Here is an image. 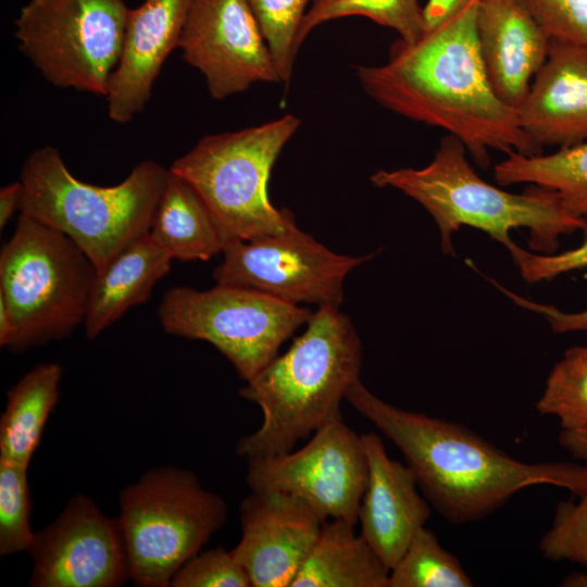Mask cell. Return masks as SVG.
<instances>
[{
  "instance_id": "cell-1",
  "label": "cell",
  "mask_w": 587,
  "mask_h": 587,
  "mask_svg": "<svg viewBox=\"0 0 587 587\" xmlns=\"http://www.w3.org/2000/svg\"><path fill=\"white\" fill-rule=\"evenodd\" d=\"M475 3L414 42L397 40L387 61L360 65L363 90L385 109L455 136L482 167L489 150L542 152L523 132L516 110L488 80L477 40Z\"/></svg>"
},
{
  "instance_id": "cell-2",
  "label": "cell",
  "mask_w": 587,
  "mask_h": 587,
  "mask_svg": "<svg viewBox=\"0 0 587 587\" xmlns=\"http://www.w3.org/2000/svg\"><path fill=\"white\" fill-rule=\"evenodd\" d=\"M345 400L400 450L425 498L451 524L484 520L537 485L578 498L587 492V464L516 460L463 425L384 401L361 380Z\"/></svg>"
},
{
  "instance_id": "cell-3",
  "label": "cell",
  "mask_w": 587,
  "mask_h": 587,
  "mask_svg": "<svg viewBox=\"0 0 587 587\" xmlns=\"http://www.w3.org/2000/svg\"><path fill=\"white\" fill-rule=\"evenodd\" d=\"M362 345L338 308L317 307L303 333L277 354L239 395L262 411L260 427L239 439L247 460L284 453L341 416L340 402L360 380Z\"/></svg>"
},
{
  "instance_id": "cell-4",
  "label": "cell",
  "mask_w": 587,
  "mask_h": 587,
  "mask_svg": "<svg viewBox=\"0 0 587 587\" xmlns=\"http://www.w3.org/2000/svg\"><path fill=\"white\" fill-rule=\"evenodd\" d=\"M465 152L462 141L448 135L424 167L378 170L371 182L419 202L434 218L448 254L462 226L485 232L507 249L513 243L510 232L527 228L532 248L545 254L555 252L561 236L583 228L586 218L567 211L553 191L534 185L522 195L500 189L477 175Z\"/></svg>"
},
{
  "instance_id": "cell-5",
  "label": "cell",
  "mask_w": 587,
  "mask_h": 587,
  "mask_svg": "<svg viewBox=\"0 0 587 587\" xmlns=\"http://www.w3.org/2000/svg\"><path fill=\"white\" fill-rule=\"evenodd\" d=\"M170 170L152 160L138 163L114 186L79 180L52 146L32 152L23 163L21 212L72 239L101 270L150 225Z\"/></svg>"
},
{
  "instance_id": "cell-6",
  "label": "cell",
  "mask_w": 587,
  "mask_h": 587,
  "mask_svg": "<svg viewBox=\"0 0 587 587\" xmlns=\"http://www.w3.org/2000/svg\"><path fill=\"white\" fill-rule=\"evenodd\" d=\"M97 272L66 235L20 213L0 251V299L15 325L8 349L61 340L84 324Z\"/></svg>"
},
{
  "instance_id": "cell-7",
  "label": "cell",
  "mask_w": 587,
  "mask_h": 587,
  "mask_svg": "<svg viewBox=\"0 0 587 587\" xmlns=\"http://www.w3.org/2000/svg\"><path fill=\"white\" fill-rule=\"evenodd\" d=\"M300 120L285 114L261 125L201 138L170 170L199 193L230 239L279 235L296 225L294 214L277 209L267 185L272 168Z\"/></svg>"
},
{
  "instance_id": "cell-8",
  "label": "cell",
  "mask_w": 587,
  "mask_h": 587,
  "mask_svg": "<svg viewBox=\"0 0 587 587\" xmlns=\"http://www.w3.org/2000/svg\"><path fill=\"white\" fill-rule=\"evenodd\" d=\"M224 499L190 471L162 466L146 472L120 495L117 519L129 579L168 587L175 573L224 525Z\"/></svg>"
},
{
  "instance_id": "cell-9",
  "label": "cell",
  "mask_w": 587,
  "mask_h": 587,
  "mask_svg": "<svg viewBox=\"0 0 587 587\" xmlns=\"http://www.w3.org/2000/svg\"><path fill=\"white\" fill-rule=\"evenodd\" d=\"M312 313L255 289L222 284L208 290L173 287L158 307L164 332L211 344L246 382L278 354Z\"/></svg>"
},
{
  "instance_id": "cell-10",
  "label": "cell",
  "mask_w": 587,
  "mask_h": 587,
  "mask_svg": "<svg viewBox=\"0 0 587 587\" xmlns=\"http://www.w3.org/2000/svg\"><path fill=\"white\" fill-rule=\"evenodd\" d=\"M128 12L124 0H30L15 20V37L54 86L105 97Z\"/></svg>"
},
{
  "instance_id": "cell-11",
  "label": "cell",
  "mask_w": 587,
  "mask_h": 587,
  "mask_svg": "<svg viewBox=\"0 0 587 587\" xmlns=\"http://www.w3.org/2000/svg\"><path fill=\"white\" fill-rule=\"evenodd\" d=\"M213 271L216 284L255 289L288 303L339 308L344 282L373 258L336 253L297 224L279 235L251 240L230 239Z\"/></svg>"
},
{
  "instance_id": "cell-12",
  "label": "cell",
  "mask_w": 587,
  "mask_h": 587,
  "mask_svg": "<svg viewBox=\"0 0 587 587\" xmlns=\"http://www.w3.org/2000/svg\"><path fill=\"white\" fill-rule=\"evenodd\" d=\"M250 490H276L297 496L325 522L358 523L369 479L361 435L342 416L317 429L297 451L248 459Z\"/></svg>"
},
{
  "instance_id": "cell-13",
  "label": "cell",
  "mask_w": 587,
  "mask_h": 587,
  "mask_svg": "<svg viewBox=\"0 0 587 587\" xmlns=\"http://www.w3.org/2000/svg\"><path fill=\"white\" fill-rule=\"evenodd\" d=\"M178 48L184 60L204 76L216 100L257 83H280L247 0H192Z\"/></svg>"
},
{
  "instance_id": "cell-14",
  "label": "cell",
  "mask_w": 587,
  "mask_h": 587,
  "mask_svg": "<svg viewBox=\"0 0 587 587\" xmlns=\"http://www.w3.org/2000/svg\"><path fill=\"white\" fill-rule=\"evenodd\" d=\"M32 587H117L129 579L122 530L85 495L70 499L28 550Z\"/></svg>"
},
{
  "instance_id": "cell-15",
  "label": "cell",
  "mask_w": 587,
  "mask_h": 587,
  "mask_svg": "<svg viewBox=\"0 0 587 587\" xmlns=\"http://www.w3.org/2000/svg\"><path fill=\"white\" fill-rule=\"evenodd\" d=\"M323 523L297 496L251 490L240 503L241 537L232 552L252 587H290Z\"/></svg>"
},
{
  "instance_id": "cell-16",
  "label": "cell",
  "mask_w": 587,
  "mask_h": 587,
  "mask_svg": "<svg viewBox=\"0 0 587 587\" xmlns=\"http://www.w3.org/2000/svg\"><path fill=\"white\" fill-rule=\"evenodd\" d=\"M192 0H145L129 9L122 52L111 76L108 112L125 124L148 102L168 54L178 48Z\"/></svg>"
},
{
  "instance_id": "cell-17",
  "label": "cell",
  "mask_w": 587,
  "mask_h": 587,
  "mask_svg": "<svg viewBox=\"0 0 587 587\" xmlns=\"http://www.w3.org/2000/svg\"><path fill=\"white\" fill-rule=\"evenodd\" d=\"M361 439L369 479L358 514L360 534L390 570L425 526L430 503L419 492L413 471L388 457L377 434H362Z\"/></svg>"
},
{
  "instance_id": "cell-18",
  "label": "cell",
  "mask_w": 587,
  "mask_h": 587,
  "mask_svg": "<svg viewBox=\"0 0 587 587\" xmlns=\"http://www.w3.org/2000/svg\"><path fill=\"white\" fill-rule=\"evenodd\" d=\"M521 128L539 148L587 140V47L551 39L547 59L516 109Z\"/></svg>"
},
{
  "instance_id": "cell-19",
  "label": "cell",
  "mask_w": 587,
  "mask_h": 587,
  "mask_svg": "<svg viewBox=\"0 0 587 587\" xmlns=\"http://www.w3.org/2000/svg\"><path fill=\"white\" fill-rule=\"evenodd\" d=\"M476 32L492 90L516 110L547 59L551 38L522 0L480 1Z\"/></svg>"
},
{
  "instance_id": "cell-20",
  "label": "cell",
  "mask_w": 587,
  "mask_h": 587,
  "mask_svg": "<svg viewBox=\"0 0 587 587\" xmlns=\"http://www.w3.org/2000/svg\"><path fill=\"white\" fill-rule=\"evenodd\" d=\"M172 257L149 233L140 236L97 272L84 327L89 339L145 303L172 265Z\"/></svg>"
},
{
  "instance_id": "cell-21",
  "label": "cell",
  "mask_w": 587,
  "mask_h": 587,
  "mask_svg": "<svg viewBox=\"0 0 587 587\" xmlns=\"http://www.w3.org/2000/svg\"><path fill=\"white\" fill-rule=\"evenodd\" d=\"M354 526L325 521L290 587H388L390 570Z\"/></svg>"
},
{
  "instance_id": "cell-22",
  "label": "cell",
  "mask_w": 587,
  "mask_h": 587,
  "mask_svg": "<svg viewBox=\"0 0 587 587\" xmlns=\"http://www.w3.org/2000/svg\"><path fill=\"white\" fill-rule=\"evenodd\" d=\"M149 234L173 260L184 262L208 261L222 253L227 241L199 193L171 170Z\"/></svg>"
},
{
  "instance_id": "cell-23",
  "label": "cell",
  "mask_w": 587,
  "mask_h": 587,
  "mask_svg": "<svg viewBox=\"0 0 587 587\" xmlns=\"http://www.w3.org/2000/svg\"><path fill=\"white\" fill-rule=\"evenodd\" d=\"M62 369L42 363L27 372L8 392L0 419V458L28 466L48 417L59 401Z\"/></svg>"
},
{
  "instance_id": "cell-24",
  "label": "cell",
  "mask_w": 587,
  "mask_h": 587,
  "mask_svg": "<svg viewBox=\"0 0 587 587\" xmlns=\"http://www.w3.org/2000/svg\"><path fill=\"white\" fill-rule=\"evenodd\" d=\"M494 177L501 186L530 184L549 189L567 211L587 218V140L550 154L512 152L495 166Z\"/></svg>"
},
{
  "instance_id": "cell-25",
  "label": "cell",
  "mask_w": 587,
  "mask_h": 587,
  "mask_svg": "<svg viewBox=\"0 0 587 587\" xmlns=\"http://www.w3.org/2000/svg\"><path fill=\"white\" fill-rule=\"evenodd\" d=\"M348 16H363L390 28L404 42H414L425 34L419 0H313L301 24L299 46L317 26Z\"/></svg>"
},
{
  "instance_id": "cell-26",
  "label": "cell",
  "mask_w": 587,
  "mask_h": 587,
  "mask_svg": "<svg viewBox=\"0 0 587 587\" xmlns=\"http://www.w3.org/2000/svg\"><path fill=\"white\" fill-rule=\"evenodd\" d=\"M473 580L458 558L425 526L411 539L389 571L388 587H471Z\"/></svg>"
},
{
  "instance_id": "cell-27",
  "label": "cell",
  "mask_w": 587,
  "mask_h": 587,
  "mask_svg": "<svg viewBox=\"0 0 587 587\" xmlns=\"http://www.w3.org/2000/svg\"><path fill=\"white\" fill-rule=\"evenodd\" d=\"M536 410L557 417L564 430L587 427V346L571 347L554 364Z\"/></svg>"
},
{
  "instance_id": "cell-28",
  "label": "cell",
  "mask_w": 587,
  "mask_h": 587,
  "mask_svg": "<svg viewBox=\"0 0 587 587\" xmlns=\"http://www.w3.org/2000/svg\"><path fill=\"white\" fill-rule=\"evenodd\" d=\"M267 42L280 83L290 82L299 32L313 0H247Z\"/></svg>"
},
{
  "instance_id": "cell-29",
  "label": "cell",
  "mask_w": 587,
  "mask_h": 587,
  "mask_svg": "<svg viewBox=\"0 0 587 587\" xmlns=\"http://www.w3.org/2000/svg\"><path fill=\"white\" fill-rule=\"evenodd\" d=\"M28 466L0 458V555L29 550L35 533L30 527L32 501Z\"/></svg>"
},
{
  "instance_id": "cell-30",
  "label": "cell",
  "mask_w": 587,
  "mask_h": 587,
  "mask_svg": "<svg viewBox=\"0 0 587 587\" xmlns=\"http://www.w3.org/2000/svg\"><path fill=\"white\" fill-rule=\"evenodd\" d=\"M538 550L551 561H570L587 567V492L578 501L557 504L551 526Z\"/></svg>"
},
{
  "instance_id": "cell-31",
  "label": "cell",
  "mask_w": 587,
  "mask_h": 587,
  "mask_svg": "<svg viewBox=\"0 0 587 587\" xmlns=\"http://www.w3.org/2000/svg\"><path fill=\"white\" fill-rule=\"evenodd\" d=\"M172 587H252L232 550L217 547L199 552L175 573Z\"/></svg>"
},
{
  "instance_id": "cell-32",
  "label": "cell",
  "mask_w": 587,
  "mask_h": 587,
  "mask_svg": "<svg viewBox=\"0 0 587 587\" xmlns=\"http://www.w3.org/2000/svg\"><path fill=\"white\" fill-rule=\"evenodd\" d=\"M551 39L587 47V0H522Z\"/></svg>"
},
{
  "instance_id": "cell-33",
  "label": "cell",
  "mask_w": 587,
  "mask_h": 587,
  "mask_svg": "<svg viewBox=\"0 0 587 587\" xmlns=\"http://www.w3.org/2000/svg\"><path fill=\"white\" fill-rule=\"evenodd\" d=\"M582 243L561 253H534L513 242L508 251L520 270L522 277L528 283L552 279L563 273L587 267V218L580 229Z\"/></svg>"
},
{
  "instance_id": "cell-34",
  "label": "cell",
  "mask_w": 587,
  "mask_h": 587,
  "mask_svg": "<svg viewBox=\"0 0 587 587\" xmlns=\"http://www.w3.org/2000/svg\"><path fill=\"white\" fill-rule=\"evenodd\" d=\"M480 1L484 0H428L423 7L425 33L439 27Z\"/></svg>"
},
{
  "instance_id": "cell-35",
  "label": "cell",
  "mask_w": 587,
  "mask_h": 587,
  "mask_svg": "<svg viewBox=\"0 0 587 587\" xmlns=\"http://www.w3.org/2000/svg\"><path fill=\"white\" fill-rule=\"evenodd\" d=\"M530 309L542 314L550 322L554 332L587 330V310L570 313L534 302H532Z\"/></svg>"
},
{
  "instance_id": "cell-36",
  "label": "cell",
  "mask_w": 587,
  "mask_h": 587,
  "mask_svg": "<svg viewBox=\"0 0 587 587\" xmlns=\"http://www.w3.org/2000/svg\"><path fill=\"white\" fill-rule=\"evenodd\" d=\"M23 201L21 180L11 183L0 189V229L2 230L15 212L20 211Z\"/></svg>"
},
{
  "instance_id": "cell-37",
  "label": "cell",
  "mask_w": 587,
  "mask_h": 587,
  "mask_svg": "<svg viewBox=\"0 0 587 587\" xmlns=\"http://www.w3.org/2000/svg\"><path fill=\"white\" fill-rule=\"evenodd\" d=\"M558 440L574 459L587 461V427L574 430L562 429Z\"/></svg>"
},
{
  "instance_id": "cell-38",
  "label": "cell",
  "mask_w": 587,
  "mask_h": 587,
  "mask_svg": "<svg viewBox=\"0 0 587 587\" xmlns=\"http://www.w3.org/2000/svg\"><path fill=\"white\" fill-rule=\"evenodd\" d=\"M562 587H587V573L573 572L560 584Z\"/></svg>"
}]
</instances>
